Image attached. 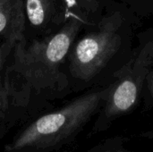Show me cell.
Returning a JSON list of instances; mask_svg holds the SVG:
<instances>
[{
	"label": "cell",
	"instance_id": "1",
	"mask_svg": "<svg viewBox=\"0 0 153 152\" xmlns=\"http://www.w3.org/2000/svg\"><path fill=\"white\" fill-rule=\"evenodd\" d=\"M82 24L81 18L71 16L54 34L30 43L26 38L16 42L4 80L21 117L39 99L66 88L60 68Z\"/></svg>",
	"mask_w": 153,
	"mask_h": 152
},
{
	"label": "cell",
	"instance_id": "2",
	"mask_svg": "<svg viewBox=\"0 0 153 152\" xmlns=\"http://www.w3.org/2000/svg\"><path fill=\"white\" fill-rule=\"evenodd\" d=\"M114 83L42 115L4 145V152H55L74 142L100 112Z\"/></svg>",
	"mask_w": 153,
	"mask_h": 152
},
{
	"label": "cell",
	"instance_id": "3",
	"mask_svg": "<svg viewBox=\"0 0 153 152\" xmlns=\"http://www.w3.org/2000/svg\"><path fill=\"white\" fill-rule=\"evenodd\" d=\"M153 65V39L131 58L114 76L117 79L99 112L89 136L93 137L108 130L113 123L136 106L143 82Z\"/></svg>",
	"mask_w": 153,
	"mask_h": 152
},
{
	"label": "cell",
	"instance_id": "4",
	"mask_svg": "<svg viewBox=\"0 0 153 152\" xmlns=\"http://www.w3.org/2000/svg\"><path fill=\"white\" fill-rule=\"evenodd\" d=\"M124 20L119 12L105 18L97 30L78 40L69 52L73 77L90 81L112 59L121 46L120 28Z\"/></svg>",
	"mask_w": 153,
	"mask_h": 152
},
{
	"label": "cell",
	"instance_id": "5",
	"mask_svg": "<svg viewBox=\"0 0 153 152\" xmlns=\"http://www.w3.org/2000/svg\"><path fill=\"white\" fill-rule=\"evenodd\" d=\"M23 0H0V73L17 41L26 38Z\"/></svg>",
	"mask_w": 153,
	"mask_h": 152
},
{
	"label": "cell",
	"instance_id": "6",
	"mask_svg": "<svg viewBox=\"0 0 153 152\" xmlns=\"http://www.w3.org/2000/svg\"><path fill=\"white\" fill-rule=\"evenodd\" d=\"M27 24L36 31L45 30L56 17L55 0H23Z\"/></svg>",
	"mask_w": 153,
	"mask_h": 152
},
{
	"label": "cell",
	"instance_id": "7",
	"mask_svg": "<svg viewBox=\"0 0 153 152\" xmlns=\"http://www.w3.org/2000/svg\"><path fill=\"white\" fill-rule=\"evenodd\" d=\"M20 119L21 116L14 106L4 77L0 78V139Z\"/></svg>",
	"mask_w": 153,
	"mask_h": 152
},
{
	"label": "cell",
	"instance_id": "8",
	"mask_svg": "<svg viewBox=\"0 0 153 152\" xmlns=\"http://www.w3.org/2000/svg\"><path fill=\"white\" fill-rule=\"evenodd\" d=\"M130 142L131 138L127 136L118 135L108 137L101 140L97 144L82 152H146L137 151L128 149V144Z\"/></svg>",
	"mask_w": 153,
	"mask_h": 152
},
{
	"label": "cell",
	"instance_id": "9",
	"mask_svg": "<svg viewBox=\"0 0 153 152\" xmlns=\"http://www.w3.org/2000/svg\"><path fill=\"white\" fill-rule=\"evenodd\" d=\"M148 87L151 93V97L153 99V71L151 72L148 75Z\"/></svg>",
	"mask_w": 153,
	"mask_h": 152
},
{
	"label": "cell",
	"instance_id": "10",
	"mask_svg": "<svg viewBox=\"0 0 153 152\" xmlns=\"http://www.w3.org/2000/svg\"><path fill=\"white\" fill-rule=\"evenodd\" d=\"M141 137H143L144 139H148V140H150L151 142H153V131H150V132L142 133L141 134Z\"/></svg>",
	"mask_w": 153,
	"mask_h": 152
}]
</instances>
